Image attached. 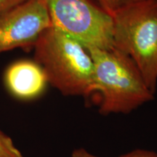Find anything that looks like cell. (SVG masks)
Instances as JSON below:
<instances>
[{"label":"cell","mask_w":157,"mask_h":157,"mask_svg":"<svg viewBox=\"0 0 157 157\" xmlns=\"http://www.w3.org/2000/svg\"><path fill=\"white\" fill-rule=\"evenodd\" d=\"M87 50L94 66L90 96L98 94L101 114L129 113L154 99V94L129 56L114 48Z\"/></svg>","instance_id":"1"},{"label":"cell","mask_w":157,"mask_h":157,"mask_svg":"<svg viewBox=\"0 0 157 157\" xmlns=\"http://www.w3.org/2000/svg\"><path fill=\"white\" fill-rule=\"evenodd\" d=\"M34 50V61L44 70L49 84L65 96L90 97L93 61L81 43L50 26L39 37Z\"/></svg>","instance_id":"2"},{"label":"cell","mask_w":157,"mask_h":157,"mask_svg":"<svg viewBox=\"0 0 157 157\" xmlns=\"http://www.w3.org/2000/svg\"><path fill=\"white\" fill-rule=\"evenodd\" d=\"M113 48L129 56L149 89L157 86V0H146L116 11Z\"/></svg>","instance_id":"3"},{"label":"cell","mask_w":157,"mask_h":157,"mask_svg":"<svg viewBox=\"0 0 157 157\" xmlns=\"http://www.w3.org/2000/svg\"><path fill=\"white\" fill-rule=\"evenodd\" d=\"M51 26L87 49L113 48L112 17L92 0H45Z\"/></svg>","instance_id":"4"},{"label":"cell","mask_w":157,"mask_h":157,"mask_svg":"<svg viewBox=\"0 0 157 157\" xmlns=\"http://www.w3.org/2000/svg\"><path fill=\"white\" fill-rule=\"evenodd\" d=\"M51 26L45 0H29L0 14V53L34 49L39 37Z\"/></svg>","instance_id":"5"},{"label":"cell","mask_w":157,"mask_h":157,"mask_svg":"<svg viewBox=\"0 0 157 157\" xmlns=\"http://www.w3.org/2000/svg\"><path fill=\"white\" fill-rule=\"evenodd\" d=\"M4 78L10 93L21 101L39 97L49 84L44 70L34 60H17L10 65Z\"/></svg>","instance_id":"6"},{"label":"cell","mask_w":157,"mask_h":157,"mask_svg":"<svg viewBox=\"0 0 157 157\" xmlns=\"http://www.w3.org/2000/svg\"><path fill=\"white\" fill-rule=\"evenodd\" d=\"M71 157H103L95 155L88 151L84 148H77L74 150L71 154ZM117 157H157V154L143 149H136L132 151L121 155Z\"/></svg>","instance_id":"7"},{"label":"cell","mask_w":157,"mask_h":157,"mask_svg":"<svg viewBox=\"0 0 157 157\" xmlns=\"http://www.w3.org/2000/svg\"><path fill=\"white\" fill-rule=\"evenodd\" d=\"M0 157H24L10 137L0 130Z\"/></svg>","instance_id":"8"},{"label":"cell","mask_w":157,"mask_h":157,"mask_svg":"<svg viewBox=\"0 0 157 157\" xmlns=\"http://www.w3.org/2000/svg\"><path fill=\"white\" fill-rule=\"evenodd\" d=\"M95 1L102 9L111 15L116 11L123 7L146 0H95Z\"/></svg>","instance_id":"9"},{"label":"cell","mask_w":157,"mask_h":157,"mask_svg":"<svg viewBox=\"0 0 157 157\" xmlns=\"http://www.w3.org/2000/svg\"><path fill=\"white\" fill-rule=\"evenodd\" d=\"M27 1L29 0H0V14L15 8Z\"/></svg>","instance_id":"10"}]
</instances>
